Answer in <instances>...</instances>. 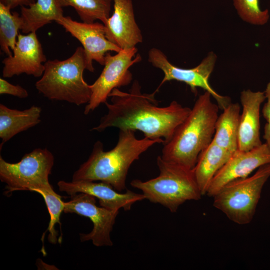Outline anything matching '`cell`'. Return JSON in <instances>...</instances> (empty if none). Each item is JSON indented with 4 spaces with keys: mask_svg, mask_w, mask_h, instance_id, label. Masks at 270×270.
I'll list each match as a JSON object with an SVG mask.
<instances>
[{
    "mask_svg": "<svg viewBox=\"0 0 270 270\" xmlns=\"http://www.w3.org/2000/svg\"><path fill=\"white\" fill-rule=\"evenodd\" d=\"M232 155V153L217 145L212 140L200 152L193 170L202 196L206 194L216 173Z\"/></svg>",
    "mask_w": 270,
    "mask_h": 270,
    "instance_id": "ac0fdd59",
    "label": "cell"
},
{
    "mask_svg": "<svg viewBox=\"0 0 270 270\" xmlns=\"http://www.w3.org/2000/svg\"><path fill=\"white\" fill-rule=\"evenodd\" d=\"M36 0H0V3L11 9L16 6H30L36 2Z\"/></svg>",
    "mask_w": 270,
    "mask_h": 270,
    "instance_id": "4316f807",
    "label": "cell"
},
{
    "mask_svg": "<svg viewBox=\"0 0 270 270\" xmlns=\"http://www.w3.org/2000/svg\"><path fill=\"white\" fill-rule=\"evenodd\" d=\"M234 5L240 18L255 25H263L269 19L268 10L260 8L259 0H233Z\"/></svg>",
    "mask_w": 270,
    "mask_h": 270,
    "instance_id": "cb8c5ba5",
    "label": "cell"
},
{
    "mask_svg": "<svg viewBox=\"0 0 270 270\" xmlns=\"http://www.w3.org/2000/svg\"><path fill=\"white\" fill-rule=\"evenodd\" d=\"M264 92L267 101L262 109L263 116L266 120L263 138L266 140L265 143L270 147V80L266 86Z\"/></svg>",
    "mask_w": 270,
    "mask_h": 270,
    "instance_id": "484cf974",
    "label": "cell"
},
{
    "mask_svg": "<svg viewBox=\"0 0 270 270\" xmlns=\"http://www.w3.org/2000/svg\"><path fill=\"white\" fill-rule=\"evenodd\" d=\"M208 92L200 95L171 139L163 144L160 156L165 161L193 170L200 152L212 142L219 106Z\"/></svg>",
    "mask_w": 270,
    "mask_h": 270,
    "instance_id": "3957f363",
    "label": "cell"
},
{
    "mask_svg": "<svg viewBox=\"0 0 270 270\" xmlns=\"http://www.w3.org/2000/svg\"><path fill=\"white\" fill-rule=\"evenodd\" d=\"M57 184L60 191L70 196L80 192L94 196L98 198L100 206L113 210L119 211L121 208L129 210L134 203L146 199L142 194L130 190L120 192L110 184L102 182L60 180Z\"/></svg>",
    "mask_w": 270,
    "mask_h": 270,
    "instance_id": "5bb4252c",
    "label": "cell"
},
{
    "mask_svg": "<svg viewBox=\"0 0 270 270\" xmlns=\"http://www.w3.org/2000/svg\"><path fill=\"white\" fill-rule=\"evenodd\" d=\"M62 7L74 8L82 22L99 20L104 24L110 16L112 0H60Z\"/></svg>",
    "mask_w": 270,
    "mask_h": 270,
    "instance_id": "44dd1931",
    "label": "cell"
},
{
    "mask_svg": "<svg viewBox=\"0 0 270 270\" xmlns=\"http://www.w3.org/2000/svg\"><path fill=\"white\" fill-rule=\"evenodd\" d=\"M148 60L154 67L160 69L164 74L162 81L156 90L157 92L166 82L176 80L186 83L196 94L198 88L208 92L216 100L220 109L224 110L231 102L228 97L219 94L209 84L208 79L216 60V54L213 52H210L198 66L192 68H182L173 65L162 50L155 48L149 50Z\"/></svg>",
    "mask_w": 270,
    "mask_h": 270,
    "instance_id": "ba28073f",
    "label": "cell"
},
{
    "mask_svg": "<svg viewBox=\"0 0 270 270\" xmlns=\"http://www.w3.org/2000/svg\"><path fill=\"white\" fill-rule=\"evenodd\" d=\"M266 99L264 92L246 90L241 92L242 110L240 119L238 150L248 151L262 144L260 138V108Z\"/></svg>",
    "mask_w": 270,
    "mask_h": 270,
    "instance_id": "2e32d148",
    "label": "cell"
},
{
    "mask_svg": "<svg viewBox=\"0 0 270 270\" xmlns=\"http://www.w3.org/2000/svg\"><path fill=\"white\" fill-rule=\"evenodd\" d=\"M11 8L0 3V46L8 56L12 55L16 46L18 30L22 25L20 15L12 13Z\"/></svg>",
    "mask_w": 270,
    "mask_h": 270,
    "instance_id": "7402d4cb",
    "label": "cell"
},
{
    "mask_svg": "<svg viewBox=\"0 0 270 270\" xmlns=\"http://www.w3.org/2000/svg\"><path fill=\"white\" fill-rule=\"evenodd\" d=\"M17 38L13 54L2 61V76L12 78L22 74L42 76L45 69L42 63L47 60L36 32L20 34Z\"/></svg>",
    "mask_w": 270,
    "mask_h": 270,
    "instance_id": "7c38bea8",
    "label": "cell"
},
{
    "mask_svg": "<svg viewBox=\"0 0 270 270\" xmlns=\"http://www.w3.org/2000/svg\"><path fill=\"white\" fill-rule=\"evenodd\" d=\"M152 94L142 93L136 80L128 92L113 90L108 96L110 102L104 103L108 112L92 130L103 132L108 128L119 130L140 131L144 137L152 140L162 139L164 144L172 138L177 128L190 114L191 108L183 106L176 100L168 106H158Z\"/></svg>",
    "mask_w": 270,
    "mask_h": 270,
    "instance_id": "6da1fadb",
    "label": "cell"
},
{
    "mask_svg": "<svg viewBox=\"0 0 270 270\" xmlns=\"http://www.w3.org/2000/svg\"><path fill=\"white\" fill-rule=\"evenodd\" d=\"M20 30L27 34L36 32L40 28L56 22L64 16L60 0H36L30 6H21Z\"/></svg>",
    "mask_w": 270,
    "mask_h": 270,
    "instance_id": "d6986e66",
    "label": "cell"
},
{
    "mask_svg": "<svg viewBox=\"0 0 270 270\" xmlns=\"http://www.w3.org/2000/svg\"><path fill=\"white\" fill-rule=\"evenodd\" d=\"M42 112L39 106H32L20 110L0 104V148L3 144L18 134L34 126L40 122Z\"/></svg>",
    "mask_w": 270,
    "mask_h": 270,
    "instance_id": "e0dca14e",
    "label": "cell"
},
{
    "mask_svg": "<svg viewBox=\"0 0 270 270\" xmlns=\"http://www.w3.org/2000/svg\"><path fill=\"white\" fill-rule=\"evenodd\" d=\"M114 11L104 24L108 40L121 49L136 47L142 42L132 0H112Z\"/></svg>",
    "mask_w": 270,
    "mask_h": 270,
    "instance_id": "9a60e30c",
    "label": "cell"
},
{
    "mask_svg": "<svg viewBox=\"0 0 270 270\" xmlns=\"http://www.w3.org/2000/svg\"><path fill=\"white\" fill-rule=\"evenodd\" d=\"M218 116L212 141L232 154L238 150L240 107L230 102Z\"/></svg>",
    "mask_w": 270,
    "mask_h": 270,
    "instance_id": "ffe728a7",
    "label": "cell"
},
{
    "mask_svg": "<svg viewBox=\"0 0 270 270\" xmlns=\"http://www.w3.org/2000/svg\"><path fill=\"white\" fill-rule=\"evenodd\" d=\"M54 156L47 148H36L18 162L10 163L0 156V180L9 192L52 188L48 176Z\"/></svg>",
    "mask_w": 270,
    "mask_h": 270,
    "instance_id": "52a82bcc",
    "label": "cell"
},
{
    "mask_svg": "<svg viewBox=\"0 0 270 270\" xmlns=\"http://www.w3.org/2000/svg\"><path fill=\"white\" fill-rule=\"evenodd\" d=\"M160 174L146 181L138 179L130 182L132 186L140 190L146 199L159 204L176 212L188 200H198L202 196L193 170L164 160L156 159Z\"/></svg>",
    "mask_w": 270,
    "mask_h": 270,
    "instance_id": "5b68a950",
    "label": "cell"
},
{
    "mask_svg": "<svg viewBox=\"0 0 270 270\" xmlns=\"http://www.w3.org/2000/svg\"><path fill=\"white\" fill-rule=\"evenodd\" d=\"M270 177V164H268L258 168L252 176L228 182L213 196L214 206L236 224H249Z\"/></svg>",
    "mask_w": 270,
    "mask_h": 270,
    "instance_id": "8992f818",
    "label": "cell"
},
{
    "mask_svg": "<svg viewBox=\"0 0 270 270\" xmlns=\"http://www.w3.org/2000/svg\"><path fill=\"white\" fill-rule=\"evenodd\" d=\"M64 204V212L88 218L92 222L90 232L80 234L81 242L91 240L96 246H112L110 232L119 211L98 206L95 197L82 192L71 196L70 200Z\"/></svg>",
    "mask_w": 270,
    "mask_h": 270,
    "instance_id": "30bf717a",
    "label": "cell"
},
{
    "mask_svg": "<svg viewBox=\"0 0 270 270\" xmlns=\"http://www.w3.org/2000/svg\"><path fill=\"white\" fill-rule=\"evenodd\" d=\"M136 47L122 49L114 56L107 52L105 56L104 68L96 80L90 85L92 95L86 105L84 114H90L101 104H104L108 96L114 88L129 84L132 75L129 68L142 60Z\"/></svg>",
    "mask_w": 270,
    "mask_h": 270,
    "instance_id": "9c48e42d",
    "label": "cell"
},
{
    "mask_svg": "<svg viewBox=\"0 0 270 270\" xmlns=\"http://www.w3.org/2000/svg\"><path fill=\"white\" fill-rule=\"evenodd\" d=\"M0 94H10L21 98L28 96V91L20 85H14L2 78H0Z\"/></svg>",
    "mask_w": 270,
    "mask_h": 270,
    "instance_id": "d4e9b609",
    "label": "cell"
},
{
    "mask_svg": "<svg viewBox=\"0 0 270 270\" xmlns=\"http://www.w3.org/2000/svg\"><path fill=\"white\" fill-rule=\"evenodd\" d=\"M56 22L82 44L85 52L88 70L90 72L94 70L93 60L104 66L107 52H118L122 50L108 40L105 26L102 23L78 22L70 16H64Z\"/></svg>",
    "mask_w": 270,
    "mask_h": 270,
    "instance_id": "8fae6325",
    "label": "cell"
},
{
    "mask_svg": "<svg viewBox=\"0 0 270 270\" xmlns=\"http://www.w3.org/2000/svg\"><path fill=\"white\" fill-rule=\"evenodd\" d=\"M34 192L41 194L43 197L50 216V221L45 232H49L48 240L52 244H56L58 241V232L55 229V226L58 224L60 226V216L64 212V202L62 200L60 195L56 193L54 190L44 189L36 190Z\"/></svg>",
    "mask_w": 270,
    "mask_h": 270,
    "instance_id": "603a6c76",
    "label": "cell"
},
{
    "mask_svg": "<svg viewBox=\"0 0 270 270\" xmlns=\"http://www.w3.org/2000/svg\"><path fill=\"white\" fill-rule=\"evenodd\" d=\"M42 78L36 83L38 92L49 100H64L80 106L90 99V85L83 76L88 70L84 49L78 46L68 58L48 60Z\"/></svg>",
    "mask_w": 270,
    "mask_h": 270,
    "instance_id": "277c9868",
    "label": "cell"
},
{
    "mask_svg": "<svg viewBox=\"0 0 270 270\" xmlns=\"http://www.w3.org/2000/svg\"><path fill=\"white\" fill-rule=\"evenodd\" d=\"M270 164V147L266 144L248 151L237 150L212 178L206 195L213 197L226 184L244 178L256 169Z\"/></svg>",
    "mask_w": 270,
    "mask_h": 270,
    "instance_id": "4fadbf2b",
    "label": "cell"
},
{
    "mask_svg": "<svg viewBox=\"0 0 270 270\" xmlns=\"http://www.w3.org/2000/svg\"><path fill=\"white\" fill-rule=\"evenodd\" d=\"M132 130H120L116 146L106 152L102 142L96 141L87 160L74 173L72 181H100L118 192L124 190L132 164L154 144L164 143L162 139H138Z\"/></svg>",
    "mask_w": 270,
    "mask_h": 270,
    "instance_id": "7a4b0ae2",
    "label": "cell"
}]
</instances>
